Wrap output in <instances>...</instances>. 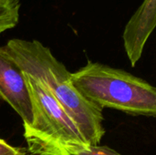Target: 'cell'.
<instances>
[{"mask_svg":"<svg viewBox=\"0 0 156 155\" xmlns=\"http://www.w3.org/2000/svg\"><path fill=\"white\" fill-rule=\"evenodd\" d=\"M5 50L21 70L40 81L76 122L90 145L100 144L105 134L102 109L84 98L71 80V72L38 40L13 38Z\"/></svg>","mask_w":156,"mask_h":155,"instance_id":"cell-1","label":"cell"},{"mask_svg":"<svg viewBox=\"0 0 156 155\" xmlns=\"http://www.w3.org/2000/svg\"><path fill=\"white\" fill-rule=\"evenodd\" d=\"M25 76L32 105V122L24 126L27 153L78 155L88 149L90 144L78 125L48 89L40 81Z\"/></svg>","mask_w":156,"mask_h":155,"instance_id":"cell-3","label":"cell"},{"mask_svg":"<svg viewBox=\"0 0 156 155\" xmlns=\"http://www.w3.org/2000/svg\"><path fill=\"white\" fill-rule=\"evenodd\" d=\"M0 99L19 115L23 126L32 122V105L26 76L4 47H0Z\"/></svg>","mask_w":156,"mask_h":155,"instance_id":"cell-4","label":"cell"},{"mask_svg":"<svg viewBox=\"0 0 156 155\" xmlns=\"http://www.w3.org/2000/svg\"><path fill=\"white\" fill-rule=\"evenodd\" d=\"M156 25V0H144L125 26L122 38L131 65L140 60Z\"/></svg>","mask_w":156,"mask_h":155,"instance_id":"cell-5","label":"cell"},{"mask_svg":"<svg viewBox=\"0 0 156 155\" xmlns=\"http://www.w3.org/2000/svg\"><path fill=\"white\" fill-rule=\"evenodd\" d=\"M27 155H33V154H31V153H27Z\"/></svg>","mask_w":156,"mask_h":155,"instance_id":"cell-10","label":"cell"},{"mask_svg":"<svg viewBox=\"0 0 156 155\" xmlns=\"http://www.w3.org/2000/svg\"><path fill=\"white\" fill-rule=\"evenodd\" d=\"M19 9V0H8L0 4V35L18 24Z\"/></svg>","mask_w":156,"mask_h":155,"instance_id":"cell-6","label":"cell"},{"mask_svg":"<svg viewBox=\"0 0 156 155\" xmlns=\"http://www.w3.org/2000/svg\"><path fill=\"white\" fill-rule=\"evenodd\" d=\"M27 149L13 147L5 140L0 138V155H27Z\"/></svg>","mask_w":156,"mask_h":155,"instance_id":"cell-8","label":"cell"},{"mask_svg":"<svg viewBox=\"0 0 156 155\" xmlns=\"http://www.w3.org/2000/svg\"><path fill=\"white\" fill-rule=\"evenodd\" d=\"M6 1H8V0H0V4H1V3H5V2H6Z\"/></svg>","mask_w":156,"mask_h":155,"instance_id":"cell-9","label":"cell"},{"mask_svg":"<svg viewBox=\"0 0 156 155\" xmlns=\"http://www.w3.org/2000/svg\"><path fill=\"white\" fill-rule=\"evenodd\" d=\"M78 155H122L115 150L105 145H90L88 149L82 151Z\"/></svg>","mask_w":156,"mask_h":155,"instance_id":"cell-7","label":"cell"},{"mask_svg":"<svg viewBox=\"0 0 156 155\" xmlns=\"http://www.w3.org/2000/svg\"><path fill=\"white\" fill-rule=\"evenodd\" d=\"M80 93L102 110L111 108L135 116L155 117L156 90L129 72L91 62L71 73Z\"/></svg>","mask_w":156,"mask_h":155,"instance_id":"cell-2","label":"cell"}]
</instances>
